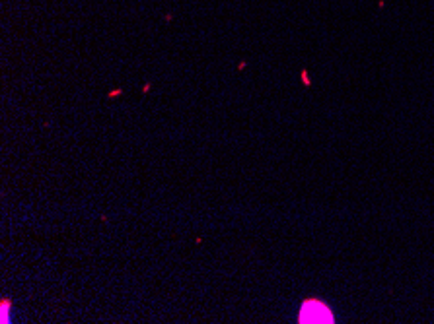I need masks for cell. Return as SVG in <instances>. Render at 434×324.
Returning <instances> with one entry per match:
<instances>
[{
    "label": "cell",
    "mask_w": 434,
    "mask_h": 324,
    "mask_svg": "<svg viewBox=\"0 0 434 324\" xmlns=\"http://www.w3.org/2000/svg\"><path fill=\"white\" fill-rule=\"evenodd\" d=\"M300 323H333V316L321 303H304L300 313Z\"/></svg>",
    "instance_id": "cell-1"
}]
</instances>
